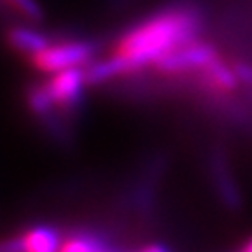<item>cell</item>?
Listing matches in <instances>:
<instances>
[{
	"instance_id": "6da1fadb",
	"label": "cell",
	"mask_w": 252,
	"mask_h": 252,
	"mask_svg": "<svg viewBox=\"0 0 252 252\" xmlns=\"http://www.w3.org/2000/svg\"><path fill=\"white\" fill-rule=\"evenodd\" d=\"M200 30L201 18L193 7L177 5L156 12L126 30L107 58L94 60L84 68L88 84L98 86L151 68L156 60L172 49L198 39Z\"/></svg>"
},
{
	"instance_id": "7a4b0ae2",
	"label": "cell",
	"mask_w": 252,
	"mask_h": 252,
	"mask_svg": "<svg viewBox=\"0 0 252 252\" xmlns=\"http://www.w3.org/2000/svg\"><path fill=\"white\" fill-rule=\"evenodd\" d=\"M96 46L86 40H60L51 42L46 49L30 58L32 67L46 74L68 70V68H84L94 62Z\"/></svg>"
},
{
	"instance_id": "3957f363",
	"label": "cell",
	"mask_w": 252,
	"mask_h": 252,
	"mask_svg": "<svg viewBox=\"0 0 252 252\" xmlns=\"http://www.w3.org/2000/svg\"><path fill=\"white\" fill-rule=\"evenodd\" d=\"M84 68H68L56 72L44 83L55 107L65 118L77 112L84 102V91L86 86H90Z\"/></svg>"
},
{
	"instance_id": "277c9868",
	"label": "cell",
	"mask_w": 252,
	"mask_h": 252,
	"mask_svg": "<svg viewBox=\"0 0 252 252\" xmlns=\"http://www.w3.org/2000/svg\"><path fill=\"white\" fill-rule=\"evenodd\" d=\"M5 44L18 55L32 58L39 51L46 49L51 44V39L42 30L32 28L28 25H18L5 32Z\"/></svg>"
},
{
	"instance_id": "5b68a950",
	"label": "cell",
	"mask_w": 252,
	"mask_h": 252,
	"mask_svg": "<svg viewBox=\"0 0 252 252\" xmlns=\"http://www.w3.org/2000/svg\"><path fill=\"white\" fill-rule=\"evenodd\" d=\"M25 252H60L62 235L55 226L35 224L21 233Z\"/></svg>"
},
{
	"instance_id": "8992f818",
	"label": "cell",
	"mask_w": 252,
	"mask_h": 252,
	"mask_svg": "<svg viewBox=\"0 0 252 252\" xmlns=\"http://www.w3.org/2000/svg\"><path fill=\"white\" fill-rule=\"evenodd\" d=\"M60 252H112L98 233L81 229L74 231L63 242Z\"/></svg>"
},
{
	"instance_id": "52a82bcc",
	"label": "cell",
	"mask_w": 252,
	"mask_h": 252,
	"mask_svg": "<svg viewBox=\"0 0 252 252\" xmlns=\"http://www.w3.org/2000/svg\"><path fill=\"white\" fill-rule=\"evenodd\" d=\"M2 2L9 11L23 18L28 23H40L44 20V9L37 0H2Z\"/></svg>"
},
{
	"instance_id": "ba28073f",
	"label": "cell",
	"mask_w": 252,
	"mask_h": 252,
	"mask_svg": "<svg viewBox=\"0 0 252 252\" xmlns=\"http://www.w3.org/2000/svg\"><path fill=\"white\" fill-rule=\"evenodd\" d=\"M0 252H25L23 240H21V235L18 236H9L0 240Z\"/></svg>"
},
{
	"instance_id": "9c48e42d",
	"label": "cell",
	"mask_w": 252,
	"mask_h": 252,
	"mask_svg": "<svg viewBox=\"0 0 252 252\" xmlns=\"http://www.w3.org/2000/svg\"><path fill=\"white\" fill-rule=\"evenodd\" d=\"M138 252H168L163 245H158V244H153V245H147V247L140 249Z\"/></svg>"
},
{
	"instance_id": "30bf717a",
	"label": "cell",
	"mask_w": 252,
	"mask_h": 252,
	"mask_svg": "<svg viewBox=\"0 0 252 252\" xmlns=\"http://www.w3.org/2000/svg\"><path fill=\"white\" fill-rule=\"evenodd\" d=\"M238 252H252V238H251V240L245 242V244L242 245L240 251H238Z\"/></svg>"
}]
</instances>
